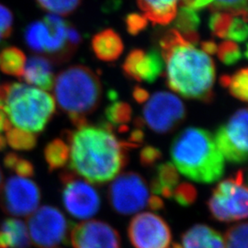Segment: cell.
<instances>
[{
	"mask_svg": "<svg viewBox=\"0 0 248 248\" xmlns=\"http://www.w3.org/2000/svg\"><path fill=\"white\" fill-rule=\"evenodd\" d=\"M197 44L175 29L160 39L166 81L169 89L183 98L210 103L214 98L215 64Z\"/></svg>",
	"mask_w": 248,
	"mask_h": 248,
	"instance_id": "1",
	"label": "cell"
},
{
	"mask_svg": "<svg viewBox=\"0 0 248 248\" xmlns=\"http://www.w3.org/2000/svg\"><path fill=\"white\" fill-rule=\"evenodd\" d=\"M6 142L16 151H31L37 145V135L18 128H10L6 132Z\"/></svg>",
	"mask_w": 248,
	"mask_h": 248,
	"instance_id": "28",
	"label": "cell"
},
{
	"mask_svg": "<svg viewBox=\"0 0 248 248\" xmlns=\"http://www.w3.org/2000/svg\"><path fill=\"white\" fill-rule=\"evenodd\" d=\"M214 141L222 156L231 164L242 165L248 161V108H241L220 125Z\"/></svg>",
	"mask_w": 248,
	"mask_h": 248,
	"instance_id": "12",
	"label": "cell"
},
{
	"mask_svg": "<svg viewBox=\"0 0 248 248\" xmlns=\"http://www.w3.org/2000/svg\"><path fill=\"white\" fill-rule=\"evenodd\" d=\"M13 14L6 6L0 4V43L9 39L13 32Z\"/></svg>",
	"mask_w": 248,
	"mask_h": 248,
	"instance_id": "37",
	"label": "cell"
},
{
	"mask_svg": "<svg viewBox=\"0 0 248 248\" xmlns=\"http://www.w3.org/2000/svg\"><path fill=\"white\" fill-rule=\"evenodd\" d=\"M24 39L31 51L44 54L53 64L69 61L82 43L78 30L53 14H48L43 20L29 24L25 29Z\"/></svg>",
	"mask_w": 248,
	"mask_h": 248,
	"instance_id": "6",
	"label": "cell"
},
{
	"mask_svg": "<svg viewBox=\"0 0 248 248\" xmlns=\"http://www.w3.org/2000/svg\"><path fill=\"white\" fill-rule=\"evenodd\" d=\"M3 164L6 169L16 172L18 177L27 178L34 176L35 170L33 164L15 153H8L4 157Z\"/></svg>",
	"mask_w": 248,
	"mask_h": 248,
	"instance_id": "31",
	"label": "cell"
},
{
	"mask_svg": "<svg viewBox=\"0 0 248 248\" xmlns=\"http://www.w3.org/2000/svg\"><path fill=\"white\" fill-rule=\"evenodd\" d=\"M216 54L225 65H233L239 62L244 56L239 45L231 41H224L217 45Z\"/></svg>",
	"mask_w": 248,
	"mask_h": 248,
	"instance_id": "33",
	"label": "cell"
},
{
	"mask_svg": "<svg viewBox=\"0 0 248 248\" xmlns=\"http://www.w3.org/2000/svg\"><path fill=\"white\" fill-rule=\"evenodd\" d=\"M201 45L202 50L207 54H216L217 45L213 41H204Z\"/></svg>",
	"mask_w": 248,
	"mask_h": 248,
	"instance_id": "42",
	"label": "cell"
},
{
	"mask_svg": "<svg viewBox=\"0 0 248 248\" xmlns=\"http://www.w3.org/2000/svg\"><path fill=\"white\" fill-rule=\"evenodd\" d=\"M220 84L233 98L248 104V67L232 75H223L220 78Z\"/></svg>",
	"mask_w": 248,
	"mask_h": 248,
	"instance_id": "26",
	"label": "cell"
},
{
	"mask_svg": "<svg viewBox=\"0 0 248 248\" xmlns=\"http://www.w3.org/2000/svg\"><path fill=\"white\" fill-rule=\"evenodd\" d=\"M225 40L233 43H245L248 40V25L247 21L239 17H233L228 29Z\"/></svg>",
	"mask_w": 248,
	"mask_h": 248,
	"instance_id": "36",
	"label": "cell"
},
{
	"mask_svg": "<svg viewBox=\"0 0 248 248\" xmlns=\"http://www.w3.org/2000/svg\"><path fill=\"white\" fill-rule=\"evenodd\" d=\"M186 107L174 94L159 91L152 95L142 108V124L157 134L175 131L186 119Z\"/></svg>",
	"mask_w": 248,
	"mask_h": 248,
	"instance_id": "9",
	"label": "cell"
},
{
	"mask_svg": "<svg viewBox=\"0 0 248 248\" xmlns=\"http://www.w3.org/2000/svg\"><path fill=\"white\" fill-rule=\"evenodd\" d=\"M69 237L73 248H122L119 232L108 222L99 220L73 225Z\"/></svg>",
	"mask_w": 248,
	"mask_h": 248,
	"instance_id": "15",
	"label": "cell"
},
{
	"mask_svg": "<svg viewBox=\"0 0 248 248\" xmlns=\"http://www.w3.org/2000/svg\"><path fill=\"white\" fill-rule=\"evenodd\" d=\"M198 198L195 186L187 182H182L175 188L172 199L182 207H189L194 204Z\"/></svg>",
	"mask_w": 248,
	"mask_h": 248,
	"instance_id": "35",
	"label": "cell"
},
{
	"mask_svg": "<svg viewBox=\"0 0 248 248\" xmlns=\"http://www.w3.org/2000/svg\"><path fill=\"white\" fill-rule=\"evenodd\" d=\"M209 8L213 11H224L248 21V0H195L190 9L199 11Z\"/></svg>",
	"mask_w": 248,
	"mask_h": 248,
	"instance_id": "23",
	"label": "cell"
},
{
	"mask_svg": "<svg viewBox=\"0 0 248 248\" xmlns=\"http://www.w3.org/2000/svg\"><path fill=\"white\" fill-rule=\"evenodd\" d=\"M104 115L106 121L101 124L108 129L120 133L130 132L128 124L132 122L133 108L127 102L119 101L118 98L111 100L105 108Z\"/></svg>",
	"mask_w": 248,
	"mask_h": 248,
	"instance_id": "22",
	"label": "cell"
},
{
	"mask_svg": "<svg viewBox=\"0 0 248 248\" xmlns=\"http://www.w3.org/2000/svg\"><path fill=\"white\" fill-rule=\"evenodd\" d=\"M179 0H137L142 16L154 25H168L177 13Z\"/></svg>",
	"mask_w": 248,
	"mask_h": 248,
	"instance_id": "20",
	"label": "cell"
},
{
	"mask_svg": "<svg viewBox=\"0 0 248 248\" xmlns=\"http://www.w3.org/2000/svg\"><path fill=\"white\" fill-rule=\"evenodd\" d=\"M45 11L57 16H69L79 8L82 0H35Z\"/></svg>",
	"mask_w": 248,
	"mask_h": 248,
	"instance_id": "29",
	"label": "cell"
},
{
	"mask_svg": "<svg viewBox=\"0 0 248 248\" xmlns=\"http://www.w3.org/2000/svg\"><path fill=\"white\" fill-rule=\"evenodd\" d=\"M53 66V62L44 55H31L26 62L21 79L38 89L51 90L55 79Z\"/></svg>",
	"mask_w": 248,
	"mask_h": 248,
	"instance_id": "17",
	"label": "cell"
},
{
	"mask_svg": "<svg viewBox=\"0 0 248 248\" xmlns=\"http://www.w3.org/2000/svg\"><path fill=\"white\" fill-rule=\"evenodd\" d=\"M173 165L191 181L211 184L222 178L225 162L209 131L187 127L173 139L170 146Z\"/></svg>",
	"mask_w": 248,
	"mask_h": 248,
	"instance_id": "3",
	"label": "cell"
},
{
	"mask_svg": "<svg viewBox=\"0 0 248 248\" xmlns=\"http://www.w3.org/2000/svg\"><path fill=\"white\" fill-rule=\"evenodd\" d=\"M71 227L63 213L50 205L37 209L27 222L31 243L38 248H53L66 244Z\"/></svg>",
	"mask_w": 248,
	"mask_h": 248,
	"instance_id": "8",
	"label": "cell"
},
{
	"mask_svg": "<svg viewBox=\"0 0 248 248\" xmlns=\"http://www.w3.org/2000/svg\"><path fill=\"white\" fill-rule=\"evenodd\" d=\"M65 138L70 148V169L91 184L112 180L128 163L130 149L102 124L67 131Z\"/></svg>",
	"mask_w": 248,
	"mask_h": 248,
	"instance_id": "2",
	"label": "cell"
},
{
	"mask_svg": "<svg viewBox=\"0 0 248 248\" xmlns=\"http://www.w3.org/2000/svg\"><path fill=\"white\" fill-rule=\"evenodd\" d=\"M175 18V26L179 32L183 34L197 33V30L201 23L197 11L186 7H181Z\"/></svg>",
	"mask_w": 248,
	"mask_h": 248,
	"instance_id": "30",
	"label": "cell"
},
{
	"mask_svg": "<svg viewBox=\"0 0 248 248\" xmlns=\"http://www.w3.org/2000/svg\"><path fill=\"white\" fill-rule=\"evenodd\" d=\"M58 107L77 128L89 124L88 116L97 110L102 98V85L89 67L76 64L60 72L54 79Z\"/></svg>",
	"mask_w": 248,
	"mask_h": 248,
	"instance_id": "4",
	"label": "cell"
},
{
	"mask_svg": "<svg viewBox=\"0 0 248 248\" xmlns=\"http://www.w3.org/2000/svg\"><path fill=\"white\" fill-rule=\"evenodd\" d=\"M233 15L224 11H213L209 20V28L213 35L225 39Z\"/></svg>",
	"mask_w": 248,
	"mask_h": 248,
	"instance_id": "34",
	"label": "cell"
},
{
	"mask_svg": "<svg viewBox=\"0 0 248 248\" xmlns=\"http://www.w3.org/2000/svg\"><path fill=\"white\" fill-rule=\"evenodd\" d=\"M162 151L154 145H145L139 155L140 163L144 168L155 167L158 165V162L162 159Z\"/></svg>",
	"mask_w": 248,
	"mask_h": 248,
	"instance_id": "38",
	"label": "cell"
},
{
	"mask_svg": "<svg viewBox=\"0 0 248 248\" xmlns=\"http://www.w3.org/2000/svg\"><path fill=\"white\" fill-rule=\"evenodd\" d=\"M10 128H11V123L8 116L3 110H0V133L7 132Z\"/></svg>",
	"mask_w": 248,
	"mask_h": 248,
	"instance_id": "41",
	"label": "cell"
},
{
	"mask_svg": "<svg viewBox=\"0 0 248 248\" xmlns=\"http://www.w3.org/2000/svg\"><path fill=\"white\" fill-rule=\"evenodd\" d=\"M244 180V172L239 170L215 186L207 202L214 220L232 222L248 218V186Z\"/></svg>",
	"mask_w": 248,
	"mask_h": 248,
	"instance_id": "7",
	"label": "cell"
},
{
	"mask_svg": "<svg viewBox=\"0 0 248 248\" xmlns=\"http://www.w3.org/2000/svg\"><path fill=\"white\" fill-rule=\"evenodd\" d=\"M122 68L127 78L151 84L163 75L165 65L158 50L134 49L125 58Z\"/></svg>",
	"mask_w": 248,
	"mask_h": 248,
	"instance_id": "16",
	"label": "cell"
},
{
	"mask_svg": "<svg viewBox=\"0 0 248 248\" xmlns=\"http://www.w3.org/2000/svg\"><path fill=\"white\" fill-rule=\"evenodd\" d=\"M91 48L98 60L102 62L117 61L124 53V42L112 29H106L92 38Z\"/></svg>",
	"mask_w": 248,
	"mask_h": 248,
	"instance_id": "18",
	"label": "cell"
},
{
	"mask_svg": "<svg viewBox=\"0 0 248 248\" xmlns=\"http://www.w3.org/2000/svg\"><path fill=\"white\" fill-rule=\"evenodd\" d=\"M179 184V175L172 163H161L155 166V175L151 179V190L155 196L172 199L173 192Z\"/></svg>",
	"mask_w": 248,
	"mask_h": 248,
	"instance_id": "21",
	"label": "cell"
},
{
	"mask_svg": "<svg viewBox=\"0 0 248 248\" xmlns=\"http://www.w3.org/2000/svg\"><path fill=\"white\" fill-rule=\"evenodd\" d=\"M26 65V55L15 46L0 50V70L8 76L21 78Z\"/></svg>",
	"mask_w": 248,
	"mask_h": 248,
	"instance_id": "24",
	"label": "cell"
},
{
	"mask_svg": "<svg viewBox=\"0 0 248 248\" xmlns=\"http://www.w3.org/2000/svg\"><path fill=\"white\" fill-rule=\"evenodd\" d=\"M41 197V190L34 181L12 176L2 186L0 206L7 215L27 217L38 209Z\"/></svg>",
	"mask_w": 248,
	"mask_h": 248,
	"instance_id": "13",
	"label": "cell"
},
{
	"mask_svg": "<svg viewBox=\"0 0 248 248\" xmlns=\"http://www.w3.org/2000/svg\"><path fill=\"white\" fill-rule=\"evenodd\" d=\"M128 237L134 248H169L172 233L161 216L142 213L135 215L129 223Z\"/></svg>",
	"mask_w": 248,
	"mask_h": 248,
	"instance_id": "14",
	"label": "cell"
},
{
	"mask_svg": "<svg viewBox=\"0 0 248 248\" xmlns=\"http://www.w3.org/2000/svg\"><path fill=\"white\" fill-rule=\"evenodd\" d=\"M125 26L131 35H138L147 27V19L141 14L131 13L125 18Z\"/></svg>",
	"mask_w": 248,
	"mask_h": 248,
	"instance_id": "39",
	"label": "cell"
},
{
	"mask_svg": "<svg viewBox=\"0 0 248 248\" xmlns=\"http://www.w3.org/2000/svg\"><path fill=\"white\" fill-rule=\"evenodd\" d=\"M173 248H180V246L179 245H177V244H175L174 246H173Z\"/></svg>",
	"mask_w": 248,
	"mask_h": 248,
	"instance_id": "46",
	"label": "cell"
},
{
	"mask_svg": "<svg viewBox=\"0 0 248 248\" xmlns=\"http://www.w3.org/2000/svg\"><path fill=\"white\" fill-rule=\"evenodd\" d=\"M2 185H3V174H2V170L0 169V189L2 187Z\"/></svg>",
	"mask_w": 248,
	"mask_h": 248,
	"instance_id": "45",
	"label": "cell"
},
{
	"mask_svg": "<svg viewBox=\"0 0 248 248\" xmlns=\"http://www.w3.org/2000/svg\"><path fill=\"white\" fill-rule=\"evenodd\" d=\"M5 147H6V139L2 135H0V152L4 150Z\"/></svg>",
	"mask_w": 248,
	"mask_h": 248,
	"instance_id": "43",
	"label": "cell"
},
{
	"mask_svg": "<svg viewBox=\"0 0 248 248\" xmlns=\"http://www.w3.org/2000/svg\"><path fill=\"white\" fill-rule=\"evenodd\" d=\"M225 248H248V222L231 226L225 232Z\"/></svg>",
	"mask_w": 248,
	"mask_h": 248,
	"instance_id": "32",
	"label": "cell"
},
{
	"mask_svg": "<svg viewBox=\"0 0 248 248\" xmlns=\"http://www.w3.org/2000/svg\"><path fill=\"white\" fill-rule=\"evenodd\" d=\"M44 155L49 172L52 173L67 164L70 158V148L63 140L57 138L46 144Z\"/></svg>",
	"mask_w": 248,
	"mask_h": 248,
	"instance_id": "25",
	"label": "cell"
},
{
	"mask_svg": "<svg viewBox=\"0 0 248 248\" xmlns=\"http://www.w3.org/2000/svg\"><path fill=\"white\" fill-rule=\"evenodd\" d=\"M151 197L145 179L135 172L117 176L108 190L110 206L116 213L124 216L149 208Z\"/></svg>",
	"mask_w": 248,
	"mask_h": 248,
	"instance_id": "10",
	"label": "cell"
},
{
	"mask_svg": "<svg viewBox=\"0 0 248 248\" xmlns=\"http://www.w3.org/2000/svg\"><path fill=\"white\" fill-rule=\"evenodd\" d=\"M63 207L76 219L88 220L98 213L101 201L97 189L70 170L61 172Z\"/></svg>",
	"mask_w": 248,
	"mask_h": 248,
	"instance_id": "11",
	"label": "cell"
},
{
	"mask_svg": "<svg viewBox=\"0 0 248 248\" xmlns=\"http://www.w3.org/2000/svg\"><path fill=\"white\" fill-rule=\"evenodd\" d=\"M243 55H244V57H246L248 60V43L246 45V49H245V52L243 53Z\"/></svg>",
	"mask_w": 248,
	"mask_h": 248,
	"instance_id": "44",
	"label": "cell"
},
{
	"mask_svg": "<svg viewBox=\"0 0 248 248\" xmlns=\"http://www.w3.org/2000/svg\"><path fill=\"white\" fill-rule=\"evenodd\" d=\"M181 248H225L218 231L206 224H195L181 236Z\"/></svg>",
	"mask_w": 248,
	"mask_h": 248,
	"instance_id": "19",
	"label": "cell"
},
{
	"mask_svg": "<svg viewBox=\"0 0 248 248\" xmlns=\"http://www.w3.org/2000/svg\"><path fill=\"white\" fill-rule=\"evenodd\" d=\"M0 110L18 129L41 133L55 113V102L45 90L7 82L0 85Z\"/></svg>",
	"mask_w": 248,
	"mask_h": 248,
	"instance_id": "5",
	"label": "cell"
},
{
	"mask_svg": "<svg viewBox=\"0 0 248 248\" xmlns=\"http://www.w3.org/2000/svg\"><path fill=\"white\" fill-rule=\"evenodd\" d=\"M1 231L8 233L10 240V248H31V239L27 225L16 218L5 219Z\"/></svg>",
	"mask_w": 248,
	"mask_h": 248,
	"instance_id": "27",
	"label": "cell"
},
{
	"mask_svg": "<svg viewBox=\"0 0 248 248\" xmlns=\"http://www.w3.org/2000/svg\"><path fill=\"white\" fill-rule=\"evenodd\" d=\"M133 99L139 103V104H142L145 103L148 98H150V94L149 92L145 89H143L140 86H135L133 89Z\"/></svg>",
	"mask_w": 248,
	"mask_h": 248,
	"instance_id": "40",
	"label": "cell"
}]
</instances>
